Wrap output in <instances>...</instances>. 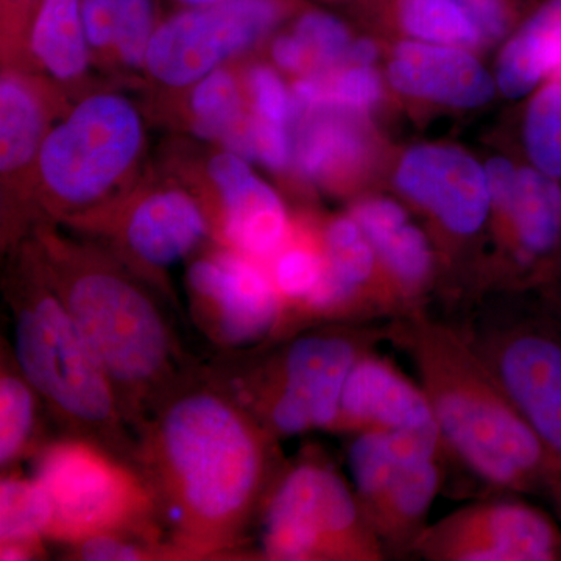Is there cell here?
<instances>
[{"label":"cell","instance_id":"cell-30","mask_svg":"<svg viewBox=\"0 0 561 561\" xmlns=\"http://www.w3.org/2000/svg\"><path fill=\"white\" fill-rule=\"evenodd\" d=\"M524 142L534 168L561 181V81H549L531 99Z\"/></svg>","mask_w":561,"mask_h":561},{"label":"cell","instance_id":"cell-23","mask_svg":"<svg viewBox=\"0 0 561 561\" xmlns=\"http://www.w3.org/2000/svg\"><path fill=\"white\" fill-rule=\"evenodd\" d=\"M24 68L35 70L60 88L68 98H81L90 83L94 60L81 0H43L28 28Z\"/></svg>","mask_w":561,"mask_h":561},{"label":"cell","instance_id":"cell-17","mask_svg":"<svg viewBox=\"0 0 561 561\" xmlns=\"http://www.w3.org/2000/svg\"><path fill=\"white\" fill-rule=\"evenodd\" d=\"M397 184L443 232L460 241L481 232L489 220L493 203L485 169L454 147L409 150L398 168Z\"/></svg>","mask_w":561,"mask_h":561},{"label":"cell","instance_id":"cell-34","mask_svg":"<svg viewBox=\"0 0 561 561\" xmlns=\"http://www.w3.org/2000/svg\"><path fill=\"white\" fill-rule=\"evenodd\" d=\"M250 110L262 121L291 127L295 121L294 99L278 70L267 62L239 61Z\"/></svg>","mask_w":561,"mask_h":561},{"label":"cell","instance_id":"cell-14","mask_svg":"<svg viewBox=\"0 0 561 561\" xmlns=\"http://www.w3.org/2000/svg\"><path fill=\"white\" fill-rule=\"evenodd\" d=\"M70 99L24 66H3L0 77V190L2 249L13 250L33 230V190L44 139Z\"/></svg>","mask_w":561,"mask_h":561},{"label":"cell","instance_id":"cell-37","mask_svg":"<svg viewBox=\"0 0 561 561\" xmlns=\"http://www.w3.org/2000/svg\"><path fill=\"white\" fill-rule=\"evenodd\" d=\"M271 57L276 68L291 76L306 77L311 73L308 51L291 31L272 36Z\"/></svg>","mask_w":561,"mask_h":561},{"label":"cell","instance_id":"cell-40","mask_svg":"<svg viewBox=\"0 0 561 561\" xmlns=\"http://www.w3.org/2000/svg\"><path fill=\"white\" fill-rule=\"evenodd\" d=\"M378 58V47L375 41L362 38L353 41L348 55H346V66H373Z\"/></svg>","mask_w":561,"mask_h":561},{"label":"cell","instance_id":"cell-24","mask_svg":"<svg viewBox=\"0 0 561 561\" xmlns=\"http://www.w3.org/2000/svg\"><path fill=\"white\" fill-rule=\"evenodd\" d=\"M0 356V471L20 470L58 434L39 394L14 357L13 346L2 337Z\"/></svg>","mask_w":561,"mask_h":561},{"label":"cell","instance_id":"cell-31","mask_svg":"<svg viewBox=\"0 0 561 561\" xmlns=\"http://www.w3.org/2000/svg\"><path fill=\"white\" fill-rule=\"evenodd\" d=\"M290 31L301 41L309 60L311 73L323 76L345 68L353 38L345 22L323 10H306L291 22Z\"/></svg>","mask_w":561,"mask_h":561},{"label":"cell","instance_id":"cell-1","mask_svg":"<svg viewBox=\"0 0 561 561\" xmlns=\"http://www.w3.org/2000/svg\"><path fill=\"white\" fill-rule=\"evenodd\" d=\"M133 463L180 560L250 556L251 535L284 459L280 442L208 365L192 367L135 432Z\"/></svg>","mask_w":561,"mask_h":561},{"label":"cell","instance_id":"cell-8","mask_svg":"<svg viewBox=\"0 0 561 561\" xmlns=\"http://www.w3.org/2000/svg\"><path fill=\"white\" fill-rule=\"evenodd\" d=\"M32 460L33 478L49 500L50 545L116 531L169 542L153 491L133 461L61 434Z\"/></svg>","mask_w":561,"mask_h":561},{"label":"cell","instance_id":"cell-26","mask_svg":"<svg viewBox=\"0 0 561 561\" xmlns=\"http://www.w3.org/2000/svg\"><path fill=\"white\" fill-rule=\"evenodd\" d=\"M50 505L35 478L20 470L2 474L0 481V560L47 559Z\"/></svg>","mask_w":561,"mask_h":561},{"label":"cell","instance_id":"cell-35","mask_svg":"<svg viewBox=\"0 0 561 561\" xmlns=\"http://www.w3.org/2000/svg\"><path fill=\"white\" fill-rule=\"evenodd\" d=\"M41 2L43 0H0L2 66L24 65L28 28Z\"/></svg>","mask_w":561,"mask_h":561},{"label":"cell","instance_id":"cell-41","mask_svg":"<svg viewBox=\"0 0 561 561\" xmlns=\"http://www.w3.org/2000/svg\"><path fill=\"white\" fill-rule=\"evenodd\" d=\"M546 493L551 496L553 505H556L557 513H559L561 519V470L557 471L556 474L549 479L548 489Z\"/></svg>","mask_w":561,"mask_h":561},{"label":"cell","instance_id":"cell-5","mask_svg":"<svg viewBox=\"0 0 561 561\" xmlns=\"http://www.w3.org/2000/svg\"><path fill=\"white\" fill-rule=\"evenodd\" d=\"M381 341H387L383 324H324L256 348L220 353L208 367L283 442L334 431L351 368Z\"/></svg>","mask_w":561,"mask_h":561},{"label":"cell","instance_id":"cell-21","mask_svg":"<svg viewBox=\"0 0 561 561\" xmlns=\"http://www.w3.org/2000/svg\"><path fill=\"white\" fill-rule=\"evenodd\" d=\"M367 114L342 106L301 111L291 125L294 164L302 179L323 190H346L367 169L371 136Z\"/></svg>","mask_w":561,"mask_h":561},{"label":"cell","instance_id":"cell-4","mask_svg":"<svg viewBox=\"0 0 561 561\" xmlns=\"http://www.w3.org/2000/svg\"><path fill=\"white\" fill-rule=\"evenodd\" d=\"M2 289L13 323L14 357L57 434L84 438L133 461L136 437L116 391L28 239L9 251Z\"/></svg>","mask_w":561,"mask_h":561},{"label":"cell","instance_id":"cell-20","mask_svg":"<svg viewBox=\"0 0 561 561\" xmlns=\"http://www.w3.org/2000/svg\"><path fill=\"white\" fill-rule=\"evenodd\" d=\"M493 209L512 267L529 273L537 287L561 256V181L519 169L507 201Z\"/></svg>","mask_w":561,"mask_h":561},{"label":"cell","instance_id":"cell-16","mask_svg":"<svg viewBox=\"0 0 561 561\" xmlns=\"http://www.w3.org/2000/svg\"><path fill=\"white\" fill-rule=\"evenodd\" d=\"M205 173L209 191L201 198L213 225V241L267 265L294 228L278 192L234 151H217Z\"/></svg>","mask_w":561,"mask_h":561},{"label":"cell","instance_id":"cell-29","mask_svg":"<svg viewBox=\"0 0 561 561\" xmlns=\"http://www.w3.org/2000/svg\"><path fill=\"white\" fill-rule=\"evenodd\" d=\"M402 31L424 43L470 49L483 38L459 0H397Z\"/></svg>","mask_w":561,"mask_h":561},{"label":"cell","instance_id":"cell-36","mask_svg":"<svg viewBox=\"0 0 561 561\" xmlns=\"http://www.w3.org/2000/svg\"><path fill=\"white\" fill-rule=\"evenodd\" d=\"M465 11L478 25L483 41H500L512 22V3L508 0H459Z\"/></svg>","mask_w":561,"mask_h":561},{"label":"cell","instance_id":"cell-18","mask_svg":"<svg viewBox=\"0 0 561 561\" xmlns=\"http://www.w3.org/2000/svg\"><path fill=\"white\" fill-rule=\"evenodd\" d=\"M350 214L375 250L386 319L423 309L435 272L434 250L426 232L390 198H367L356 203Z\"/></svg>","mask_w":561,"mask_h":561},{"label":"cell","instance_id":"cell-2","mask_svg":"<svg viewBox=\"0 0 561 561\" xmlns=\"http://www.w3.org/2000/svg\"><path fill=\"white\" fill-rule=\"evenodd\" d=\"M47 279L116 391L133 434L198 364L181 345L168 301L108 249L39 225L28 236Z\"/></svg>","mask_w":561,"mask_h":561},{"label":"cell","instance_id":"cell-9","mask_svg":"<svg viewBox=\"0 0 561 561\" xmlns=\"http://www.w3.org/2000/svg\"><path fill=\"white\" fill-rule=\"evenodd\" d=\"M561 470V332L537 306L481 305L454 321Z\"/></svg>","mask_w":561,"mask_h":561},{"label":"cell","instance_id":"cell-6","mask_svg":"<svg viewBox=\"0 0 561 561\" xmlns=\"http://www.w3.org/2000/svg\"><path fill=\"white\" fill-rule=\"evenodd\" d=\"M146 146L142 114L122 92L88 91L70 103L41 149L33 230H72L122 201L140 183Z\"/></svg>","mask_w":561,"mask_h":561},{"label":"cell","instance_id":"cell-27","mask_svg":"<svg viewBox=\"0 0 561 561\" xmlns=\"http://www.w3.org/2000/svg\"><path fill=\"white\" fill-rule=\"evenodd\" d=\"M265 267L271 273L283 305L278 327L268 341L278 342L289 335L291 324L313 300L327 276V254L321 232L295 227L294 224L289 239Z\"/></svg>","mask_w":561,"mask_h":561},{"label":"cell","instance_id":"cell-11","mask_svg":"<svg viewBox=\"0 0 561 561\" xmlns=\"http://www.w3.org/2000/svg\"><path fill=\"white\" fill-rule=\"evenodd\" d=\"M72 232L108 249L173 305L176 295L169 271L213 241V225L201 195L173 181H140L130 194Z\"/></svg>","mask_w":561,"mask_h":561},{"label":"cell","instance_id":"cell-13","mask_svg":"<svg viewBox=\"0 0 561 561\" xmlns=\"http://www.w3.org/2000/svg\"><path fill=\"white\" fill-rule=\"evenodd\" d=\"M184 284L192 321L220 353L271 341L283 305L262 262L209 241L187 260Z\"/></svg>","mask_w":561,"mask_h":561},{"label":"cell","instance_id":"cell-25","mask_svg":"<svg viewBox=\"0 0 561 561\" xmlns=\"http://www.w3.org/2000/svg\"><path fill=\"white\" fill-rule=\"evenodd\" d=\"M561 61V0H541L502 51L497 83L507 98L530 94Z\"/></svg>","mask_w":561,"mask_h":561},{"label":"cell","instance_id":"cell-32","mask_svg":"<svg viewBox=\"0 0 561 561\" xmlns=\"http://www.w3.org/2000/svg\"><path fill=\"white\" fill-rule=\"evenodd\" d=\"M160 21L157 0H121L113 70L146 77L147 50Z\"/></svg>","mask_w":561,"mask_h":561},{"label":"cell","instance_id":"cell-19","mask_svg":"<svg viewBox=\"0 0 561 561\" xmlns=\"http://www.w3.org/2000/svg\"><path fill=\"white\" fill-rule=\"evenodd\" d=\"M368 431L412 432L443 442L420 383L412 382L375 350L351 368L332 434L351 437Z\"/></svg>","mask_w":561,"mask_h":561},{"label":"cell","instance_id":"cell-3","mask_svg":"<svg viewBox=\"0 0 561 561\" xmlns=\"http://www.w3.org/2000/svg\"><path fill=\"white\" fill-rule=\"evenodd\" d=\"M383 327L419 373L446 456L500 493L546 491L552 471L540 438L459 327L424 308Z\"/></svg>","mask_w":561,"mask_h":561},{"label":"cell","instance_id":"cell-7","mask_svg":"<svg viewBox=\"0 0 561 561\" xmlns=\"http://www.w3.org/2000/svg\"><path fill=\"white\" fill-rule=\"evenodd\" d=\"M256 530L257 560H389L353 485L317 446H305L295 459L284 461Z\"/></svg>","mask_w":561,"mask_h":561},{"label":"cell","instance_id":"cell-15","mask_svg":"<svg viewBox=\"0 0 561 561\" xmlns=\"http://www.w3.org/2000/svg\"><path fill=\"white\" fill-rule=\"evenodd\" d=\"M413 556L426 561H561V527L541 508L502 493L430 524Z\"/></svg>","mask_w":561,"mask_h":561},{"label":"cell","instance_id":"cell-38","mask_svg":"<svg viewBox=\"0 0 561 561\" xmlns=\"http://www.w3.org/2000/svg\"><path fill=\"white\" fill-rule=\"evenodd\" d=\"M537 287L540 295L535 306L561 332V256Z\"/></svg>","mask_w":561,"mask_h":561},{"label":"cell","instance_id":"cell-22","mask_svg":"<svg viewBox=\"0 0 561 561\" xmlns=\"http://www.w3.org/2000/svg\"><path fill=\"white\" fill-rule=\"evenodd\" d=\"M389 79L402 94L454 108H476L494 94L490 73L467 49L424 41L394 47Z\"/></svg>","mask_w":561,"mask_h":561},{"label":"cell","instance_id":"cell-10","mask_svg":"<svg viewBox=\"0 0 561 561\" xmlns=\"http://www.w3.org/2000/svg\"><path fill=\"white\" fill-rule=\"evenodd\" d=\"M445 443L412 432L351 435L348 467L365 519L387 559H409L430 526L443 482Z\"/></svg>","mask_w":561,"mask_h":561},{"label":"cell","instance_id":"cell-28","mask_svg":"<svg viewBox=\"0 0 561 561\" xmlns=\"http://www.w3.org/2000/svg\"><path fill=\"white\" fill-rule=\"evenodd\" d=\"M251 114L239 61L210 72L186 91V117L197 138L225 150Z\"/></svg>","mask_w":561,"mask_h":561},{"label":"cell","instance_id":"cell-42","mask_svg":"<svg viewBox=\"0 0 561 561\" xmlns=\"http://www.w3.org/2000/svg\"><path fill=\"white\" fill-rule=\"evenodd\" d=\"M179 9H190V7L209 5V3L220 2V0H172Z\"/></svg>","mask_w":561,"mask_h":561},{"label":"cell","instance_id":"cell-33","mask_svg":"<svg viewBox=\"0 0 561 561\" xmlns=\"http://www.w3.org/2000/svg\"><path fill=\"white\" fill-rule=\"evenodd\" d=\"M62 559L76 561L180 560L169 542L138 534H101L61 546Z\"/></svg>","mask_w":561,"mask_h":561},{"label":"cell","instance_id":"cell-12","mask_svg":"<svg viewBox=\"0 0 561 561\" xmlns=\"http://www.w3.org/2000/svg\"><path fill=\"white\" fill-rule=\"evenodd\" d=\"M295 10V0H220L179 9L158 24L146 77L161 90L186 92L214 70L242 61Z\"/></svg>","mask_w":561,"mask_h":561},{"label":"cell","instance_id":"cell-39","mask_svg":"<svg viewBox=\"0 0 561 561\" xmlns=\"http://www.w3.org/2000/svg\"><path fill=\"white\" fill-rule=\"evenodd\" d=\"M485 172L490 184L491 203H493L491 209H493L507 201L513 186H515L518 169H515V165L504 158H494L486 164Z\"/></svg>","mask_w":561,"mask_h":561}]
</instances>
